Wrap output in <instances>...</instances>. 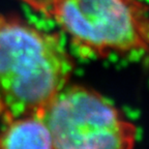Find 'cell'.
<instances>
[{
    "label": "cell",
    "instance_id": "6da1fadb",
    "mask_svg": "<svg viewBox=\"0 0 149 149\" xmlns=\"http://www.w3.org/2000/svg\"><path fill=\"white\" fill-rule=\"evenodd\" d=\"M74 61L60 35L0 15V115L6 122L40 117L68 85Z\"/></svg>",
    "mask_w": 149,
    "mask_h": 149
},
{
    "label": "cell",
    "instance_id": "7a4b0ae2",
    "mask_svg": "<svg viewBox=\"0 0 149 149\" xmlns=\"http://www.w3.org/2000/svg\"><path fill=\"white\" fill-rule=\"evenodd\" d=\"M52 19L78 49L105 58L149 52V6L141 0H21Z\"/></svg>",
    "mask_w": 149,
    "mask_h": 149
},
{
    "label": "cell",
    "instance_id": "3957f363",
    "mask_svg": "<svg viewBox=\"0 0 149 149\" xmlns=\"http://www.w3.org/2000/svg\"><path fill=\"white\" fill-rule=\"evenodd\" d=\"M40 118L55 149H134L137 126L97 91L66 85Z\"/></svg>",
    "mask_w": 149,
    "mask_h": 149
},
{
    "label": "cell",
    "instance_id": "277c9868",
    "mask_svg": "<svg viewBox=\"0 0 149 149\" xmlns=\"http://www.w3.org/2000/svg\"><path fill=\"white\" fill-rule=\"evenodd\" d=\"M6 123L0 134V149H55L50 130L40 117H21Z\"/></svg>",
    "mask_w": 149,
    "mask_h": 149
}]
</instances>
